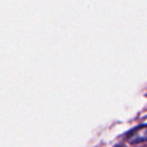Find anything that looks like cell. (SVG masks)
Masks as SVG:
<instances>
[{
    "label": "cell",
    "mask_w": 147,
    "mask_h": 147,
    "mask_svg": "<svg viewBox=\"0 0 147 147\" xmlns=\"http://www.w3.org/2000/svg\"><path fill=\"white\" fill-rule=\"evenodd\" d=\"M126 139L130 144H139L142 141H147V124L140 125L134 130H132L127 134Z\"/></svg>",
    "instance_id": "1"
}]
</instances>
